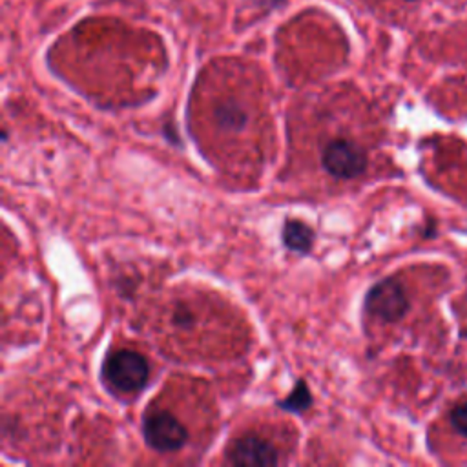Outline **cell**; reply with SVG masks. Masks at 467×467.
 I'll use <instances>...</instances> for the list:
<instances>
[{"label": "cell", "instance_id": "cell-8", "mask_svg": "<svg viewBox=\"0 0 467 467\" xmlns=\"http://www.w3.org/2000/svg\"><path fill=\"white\" fill-rule=\"evenodd\" d=\"M312 405V394L308 385L299 379L294 387V390L281 401H277V407L283 410H290V412H303Z\"/></svg>", "mask_w": 467, "mask_h": 467}, {"label": "cell", "instance_id": "cell-7", "mask_svg": "<svg viewBox=\"0 0 467 467\" xmlns=\"http://www.w3.org/2000/svg\"><path fill=\"white\" fill-rule=\"evenodd\" d=\"M283 243L292 252L306 254L314 244V232L303 221L290 219L283 226Z\"/></svg>", "mask_w": 467, "mask_h": 467}, {"label": "cell", "instance_id": "cell-4", "mask_svg": "<svg viewBox=\"0 0 467 467\" xmlns=\"http://www.w3.org/2000/svg\"><path fill=\"white\" fill-rule=\"evenodd\" d=\"M365 308L374 317L394 323L407 314L409 297L398 279L387 277L368 290L365 297Z\"/></svg>", "mask_w": 467, "mask_h": 467}, {"label": "cell", "instance_id": "cell-5", "mask_svg": "<svg viewBox=\"0 0 467 467\" xmlns=\"http://www.w3.org/2000/svg\"><path fill=\"white\" fill-rule=\"evenodd\" d=\"M228 462L235 465H275L279 463L277 449L255 432L239 436L226 449Z\"/></svg>", "mask_w": 467, "mask_h": 467}, {"label": "cell", "instance_id": "cell-2", "mask_svg": "<svg viewBox=\"0 0 467 467\" xmlns=\"http://www.w3.org/2000/svg\"><path fill=\"white\" fill-rule=\"evenodd\" d=\"M365 150L350 139H332L321 151V164L336 179H354L367 170Z\"/></svg>", "mask_w": 467, "mask_h": 467}, {"label": "cell", "instance_id": "cell-6", "mask_svg": "<svg viewBox=\"0 0 467 467\" xmlns=\"http://www.w3.org/2000/svg\"><path fill=\"white\" fill-rule=\"evenodd\" d=\"M213 120L221 131L239 133L248 124V111L239 100L224 99L213 106Z\"/></svg>", "mask_w": 467, "mask_h": 467}, {"label": "cell", "instance_id": "cell-1", "mask_svg": "<svg viewBox=\"0 0 467 467\" xmlns=\"http://www.w3.org/2000/svg\"><path fill=\"white\" fill-rule=\"evenodd\" d=\"M102 378L113 390L139 392L148 383L150 365L140 352L120 348L108 354L102 365Z\"/></svg>", "mask_w": 467, "mask_h": 467}, {"label": "cell", "instance_id": "cell-3", "mask_svg": "<svg viewBox=\"0 0 467 467\" xmlns=\"http://www.w3.org/2000/svg\"><path fill=\"white\" fill-rule=\"evenodd\" d=\"M146 443L159 452H175L188 441L186 427L168 410H151L142 420Z\"/></svg>", "mask_w": 467, "mask_h": 467}, {"label": "cell", "instance_id": "cell-10", "mask_svg": "<svg viewBox=\"0 0 467 467\" xmlns=\"http://www.w3.org/2000/svg\"><path fill=\"white\" fill-rule=\"evenodd\" d=\"M451 423L462 436H467V401H462L452 409Z\"/></svg>", "mask_w": 467, "mask_h": 467}, {"label": "cell", "instance_id": "cell-9", "mask_svg": "<svg viewBox=\"0 0 467 467\" xmlns=\"http://www.w3.org/2000/svg\"><path fill=\"white\" fill-rule=\"evenodd\" d=\"M193 321H195V314L188 305H175L171 312V325L177 330H190L193 327Z\"/></svg>", "mask_w": 467, "mask_h": 467}]
</instances>
